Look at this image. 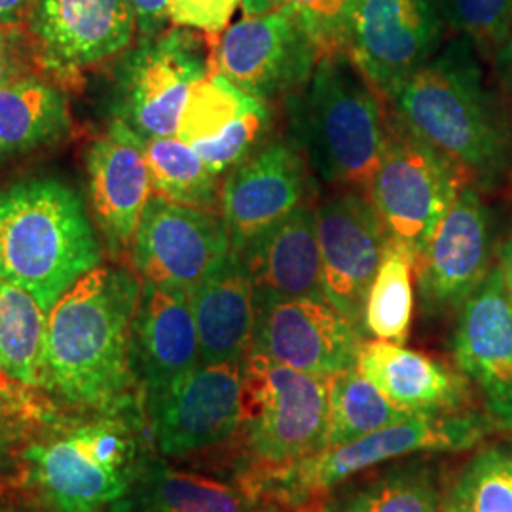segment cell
<instances>
[{
  "instance_id": "obj_39",
  "label": "cell",
  "mask_w": 512,
  "mask_h": 512,
  "mask_svg": "<svg viewBox=\"0 0 512 512\" xmlns=\"http://www.w3.org/2000/svg\"><path fill=\"white\" fill-rule=\"evenodd\" d=\"M129 4L141 38L164 31L165 21L169 19V0H129Z\"/></svg>"
},
{
  "instance_id": "obj_40",
  "label": "cell",
  "mask_w": 512,
  "mask_h": 512,
  "mask_svg": "<svg viewBox=\"0 0 512 512\" xmlns=\"http://www.w3.org/2000/svg\"><path fill=\"white\" fill-rule=\"evenodd\" d=\"M0 512H54L44 507L33 495L21 490H2L0 492Z\"/></svg>"
},
{
  "instance_id": "obj_22",
  "label": "cell",
  "mask_w": 512,
  "mask_h": 512,
  "mask_svg": "<svg viewBox=\"0 0 512 512\" xmlns=\"http://www.w3.org/2000/svg\"><path fill=\"white\" fill-rule=\"evenodd\" d=\"M93 217L112 255L131 253L133 239L152 196L145 141L114 120L88 152Z\"/></svg>"
},
{
  "instance_id": "obj_16",
  "label": "cell",
  "mask_w": 512,
  "mask_h": 512,
  "mask_svg": "<svg viewBox=\"0 0 512 512\" xmlns=\"http://www.w3.org/2000/svg\"><path fill=\"white\" fill-rule=\"evenodd\" d=\"M450 348L495 429L512 435V304L499 264L459 308Z\"/></svg>"
},
{
  "instance_id": "obj_8",
  "label": "cell",
  "mask_w": 512,
  "mask_h": 512,
  "mask_svg": "<svg viewBox=\"0 0 512 512\" xmlns=\"http://www.w3.org/2000/svg\"><path fill=\"white\" fill-rule=\"evenodd\" d=\"M211 54L215 48L188 27L141 38L116 71V120L143 139L177 135L190 90L211 73Z\"/></svg>"
},
{
  "instance_id": "obj_27",
  "label": "cell",
  "mask_w": 512,
  "mask_h": 512,
  "mask_svg": "<svg viewBox=\"0 0 512 512\" xmlns=\"http://www.w3.org/2000/svg\"><path fill=\"white\" fill-rule=\"evenodd\" d=\"M446 476L427 454L349 478L308 512H442Z\"/></svg>"
},
{
  "instance_id": "obj_21",
  "label": "cell",
  "mask_w": 512,
  "mask_h": 512,
  "mask_svg": "<svg viewBox=\"0 0 512 512\" xmlns=\"http://www.w3.org/2000/svg\"><path fill=\"white\" fill-rule=\"evenodd\" d=\"M200 366L192 294L143 281L131 325V370L145 401Z\"/></svg>"
},
{
  "instance_id": "obj_35",
  "label": "cell",
  "mask_w": 512,
  "mask_h": 512,
  "mask_svg": "<svg viewBox=\"0 0 512 512\" xmlns=\"http://www.w3.org/2000/svg\"><path fill=\"white\" fill-rule=\"evenodd\" d=\"M50 403L42 391L27 401H0V492L18 490L21 452Z\"/></svg>"
},
{
  "instance_id": "obj_25",
  "label": "cell",
  "mask_w": 512,
  "mask_h": 512,
  "mask_svg": "<svg viewBox=\"0 0 512 512\" xmlns=\"http://www.w3.org/2000/svg\"><path fill=\"white\" fill-rule=\"evenodd\" d=\"M200 340V365L243 363L253 346L256 300L253 281L232 251L215 274L192 293Z\"/></svg>"
},
{
  "instance_id": "obj_7",
  "label": "cell",
  "mask_w": 512,
  "mask_h": 512,
  "mask_svg": "<svg viewBox=\"0 0 512 512\" xmlns=\"http://www.w3.org/2000/svg\"><path fill=\"white\" fill-rule=\"evenodd\" d=\"M497 431L482 410L442 416H414L368 437L323 450L293 467L253 484L260 494L289 512H308L349 478L395 459L467 452Z\"/></svg>"
},
{
  "instance_id": "obj_45",
  "label": "cell",
  "mask_w": 512,
  "mask_h": 512,
  "mask_svg": "<svg viewBox=\"0 0 512 512\" xmlns=\"http://www.w3.org/2000/svg\"><path fill=\"white\" fill-rule=\"evenodd\" d=\"M281 6H283L281 0H241V8L245 16H260V14L277 10Z\"/></svg>"
},
{
  "instance_id": "obj_43",
  "label": "cell",
  "mask_w": 512,
  "mask_h": 512,
  "mask_svg": "<svg viewBox=\"0 0 512 512\" xmlns=\"http://www.w3.org/2000/svg\"><path fill=\"white\" fill-rule=\"evenodd\" d=\"M495 65H497L501 78L507 86V92H509L512 99V31L509 38H507V42H505V46H503V50L497 55Z\"/></svg>"
},
{
  "instance_id": "obj_38",
  "label": "cell",
  "mask_w": 512,
  "mask_h": 512,
  "mask_svg": "<svg viewBox=\"0 0 512 512\" xmlns=\"http://www.w3.org/2000/svg\"><path fill=\"white\" fill-rule=\"evenodd\" d=\"M29 57L35 59L27 31L0 25V86L27 76Z\"/></svg>"
},
{
  "instance_id": "obj_33",
  "label": "cell",
  "mask_w": 512,
  "mask_h": 512,
  "mask_svg": "<svg viewBox=\"0 0 512 512\" xmlns=\"http://www.w3.org/2000/svg\"><path fill=\"white\" fill-rule=\"evenodd\" d=\"M152 192L169 202L215 211L220 205V175L177 135L143 139Z\"/></svg>"
},
{
  "instance_id": "obj_41",
  "label": "cell",
  "mask_w": 512,
  "mask_h": 512,
  "mask_svg": "<svg viewBox=\"0 0 512 512\" xmlns=\"http://www.w3.org/2000/svg\"><path fill=\"white\" fill-rule=\"evenodd\" d=\"M29 10V0H0V25L23 27Z\"/></svg>"
},
{
  "instance_id": "obj_10",
  "label": "cell",
  "mask_w": 512,
  "mask_h": 512,
  "mask_svg": "<svg viewBox=\"0 0 512 512\" xmlns=\"http://www.w3.org/2000/svg\"><path fill=\"white\" fill-rule=\"evenodd\" d=\"M319 57L306 27L281 6L230 25L215 48L213 67L239 90L270 103L300 92Z\"/></svg>"
},
{
  "instance_id": "obj_44",
  "label": "cell",
  "mask_w": 512,
  "mask_h": 512,
  "mask_svg": "<svg viewBox=\"0 0 512 512\" xmlns=\"http://www.w3.org/2000/svg\"><path fill=\"white\" fill-rule=\"evenodd\" d=\"M499 268L503 272V279H505V287H507V293L511 298L512 304V230L511 236L507 239V243L503 245L501 249V255H499Z\"/></svg>"
},
{
  "instance_id": "obj_23",
  "label": "cell",
  "mask_w": 512,
  "mask_h": 512,
  "mask_svg": "<svg viewBox=\"0 0 512 512\" xmlns=\"http://www.w3.org/2000/svg\"><path fill=\"white\" fill-rule=\"evenodd\" d=\"M357 370L389 403L416 416H442L475 410L473 387L458 368L384 340L363 342Z\"/></svg>"
},
{
  "instance_id": "obj_14",
  "label": "cell",
  "mask_w": 512,
  "mask_h": 512,
  "mask_svg": "<svg viewBox=\"0 0 512 512\" xmlns=\"http://www.w3.org/2000/svg\"><path fill=\"white\" fill-rule=\"evenodd\" d=\"M323 262V287L330 304L363 332L368 287L384 260L389 232L368 192L338 188L315 209Z\"/></svg>"
},
{
  "instance_id": "obj_2",
  "label": "cell",
  "mask_w": 512,
  "mask_h": 512,
  "mask_svg": "<svg viewBox=\"0 0 512 512\" xmlns=\"http://www.w3.org/2000/svg\"><path fill=\"white\" fill-rule=\"evenodd\" d=\"M143 279L97 266L48 313L40 391L61 408L110 410L143 395L131 370V325Z\"/></svg>"
},
{
  "instance_id": "obj_42",
  "label": "cell",
  "mask_w": 512,
  "mask_h": 512,
  "mask_svg": "<svg viewBox=\"0 0 512 512\" xmlns=\"http://www.w3.org/2000/svg\"><path fill=\"white\" fill-rule=\"evenodd\" d=\"M38 389H29L25 385L12 380L2 368H0V401H27L31 399Z\"/></svg>"
},
{
  "instance_id": "obj_46",
  "label": "cell",
  "mask_w": 512,
  "mask_h": 512,
  "mask_svg": "<svg viewBox=\"0 0 512 512\" xmlns=\"http://www.w3.org/2000/svg\"><path fill=\"white\" fill-rule=\"evenodd\" d=\"M107 512H154L148 511V509H141V507H135V505H131L128 503L126 499H122L118 505H114L110 511Z\"/></svg>"
},
{
  "instance_id": "obj_28",
  "label": "cell",
  "mask_w": 512,
  "mask_h": 512,
  "mask_svg": "<svg viewBox=\"0 0 512 512\" xmlns=\"http://www.w3.org/2000/svg\"><path fill=\"white\" fill-rule=\"evenodd\" d=\"M69 129V103L54 84L27 74L0 86V154L50 145Z\"/></svg>"
},
{
  "instance_id": "obj_3",
  "label": "cell",
  "mask_w": 512,
  "mask_h": 512,
  "mask_svg": "<svg viewBox=\"0 0 512 512\" xmlns=\"http://www.w3.org/2000/svg\"><path fill=\"white\" fill-rule=\"evenodd\" d=\"M471 40L452 38L387 97L391 118L482 190L512 169V124Z\"/></svg>"
},
{
  "instance_id": "obj_4",
  "label": "cell",
  "mask_w": 512,
  "mask_h": 512,
  "mask_svg": "<svg viewBox=\"0 0 512 512\" xmlns=\"http://www.w3.org/2000/svg\"><path fill=\"white\" fill-rule=\"evenodd\" d=\"M101 260L92 220L71 186L33 179L0 192V277L46 313Z\"/></svg>"
},
{
  "instance_id": "obj_17",
  "label": "cell",
  "mask_w": 512,
  "mask_h": 512,
  "mask_svg": "<svg viewBox=\"0 0 512 512\" xmlns=\"http://www.w3.org/2000/svg\"><path fill=\"white\" fill-rule=\"evenodd\" d=\"M365 334L325 298L256 302L251 351L319 378L357 366Z\"/></svg>"
},
{
  "instance_id": "obj_26",
  "label": "cell",
  "mask_w": 512,
  "mask_h": 512,
  "mask_svg": "<svg viewBox=\"0 0 512 512\" xmlns=\"http://www.w3.org/2000/svg\"><path fill=\"white\" fill-rule=\"evenodd\" d=\"M126 501L154 512H289L236 476L177 469L158 454Z\"/></svg>"
},
{
  "instance_id": "obj_1",
  "label": "cell",
  "mask_w": 512,
  "mask_h": 512,
  "mask_svg": "<svg viewBox=\"0 0 512 512\" xmlns=\"http://www.w3.org/2000/svg\"><path fill=\"white\" fill-rule=\"evenodd\" d=\"M154 456L145 395L110 410L50 403L21 452L18 490L54 512H107Z\"/></svg>"
},
{
  "instance_id": "obj_18",
  "label": "cell",
  "mask_w": 512,
  "mask_h": 512,
  "mask_svg": "<svg viewBox=\"0 0 512 512\" xmlns=\"http://www.w3.org/2000/svg\"><path fill=\"white\" fill-rule=\"evenodd\" d=\"M442 27L433 0H361L348 52L389 97L439 52Z\"/></svg>"
},
{
  "instance_id": "obj_30",
  "label": "cell",
  "mask_w": 512,
  "mask_h": 512,
  "mask_svg": "<svg viewBox=\"0 0 512 512\" xmlns=\"http://www.w3.org/2000/svg\"><path fill=\"white\" fill-rule=\"evenodd\" d=\"M442 512H512V437L482 440L446 476Z\"/></svg>"
},
{
  "instance_id": "obj_29",
  "label": "cell",
  "mask_w": 512,
  "mask_h": 512,
  "mask_svg": "<svg viewBox=\"0 0 512 512\" xmlns=\"http://www.w3.org/2000/svg\"><path fill=\"white\" fill-rule=\"evenodd\" d=\"M48 313L18 285L0 277V368L18 384L38 389L44 376Z\"/></svg>"
},
{
  "instance_id": "obj_13",
  "label": "cell",
  "mask_w": 512,
  "mask_h": 512,
  "mask_svg": "<svg viewBox=\"0 0 512 512\" xmlns=\"http://www.w3.org/2000/svg\"><path fill=\"white\" fill-rule=\"evenodd\" d=\"M494 268V220L478 184L461 186L456 202L416 262L421 311H459Z\"/></svg>"
},
{
  "instance_id": "obj_15",
  "label": "cell",
  "mask_w": 512,
  "mask_h": 512,
  "mask_svg": "<svg viewBox=\"0 0 512 512\" xmlns=\"http://www.w3.org/2000/svg\"><path fill=\"white\" fill-rule=\"evenodd\" d=\"M23 25L35 61L55 76L124 52L137 33L129 0H29Z\"/></svg>"
},
{
  "instance_id": "obj_9",
  "label": "cell",
  "mask_w": 512,
  "mask_h": 512,
  "mask_svg": "<svg viewBox=\"0 0 512 512\" xmlns=\"http://www.w3.org/2000/svg\"><path fill=\"white\" fill-rule=\"evenodd\" d=\"M465 183L456 165L389 118L387 143L368 196L391 241L414 258V270Z\"/></svg>"
},
{
  "instance_id": "obj_36",
  "label": "cell",
  "mask_w": 512,
  "mask_h": 512,
  "mask_svg": "<svg viewBox=\"0 0 512 512\" xmlns=\"http://www.w3.org/2000/svg\"><path fill=\"white\" fill-rule=\"evenodd\" d=\"M315 40L321 55L348 52L361 0H281ZM349 54V52H348Z\"/></svg>"
},
{
  "instance_id": "obj_20",
  "label": "cell",
  "mask_w": 512,
  "mask_h": 512,
  "mask_svg": "<svg viewBox=\"0 0 512 512\" xmlns=\"http://www.w3.org/2000/svg\"><path fill=\"white\" fill-rule=\"evenodd\" d=\"M272 126L266 101L239 90L222 74H207L186 99L177 137L217 175L228 173L262 147Z\"/></svg>"
},
{
  "instance_id": "obj_5",
  "label": "cell",
  "mask_w": 512,
  "mask_h": 512,
  "mask_svg": "<svg viewBox=\"0 0 512 512\" xmlns=\"http://www.w3.org/2000/svg\"><path fill=\"white\" fill-rule=\"evenodd\" d=\"M329 378L249 351L243 361L241 416L228 454L230 476L249 486L325 450ZM226 475V473H224Z\"/></svg>"
},
{
  "instance_id": "obj_11",
  "label": "cell",
  "mask_w": 512,
  "mask_h": 512,
  "mask_svg": "<svg viewBox=\"0 0 512 512\" xmlns=\"http://www.w3.org/2000/svg\"><path fill=\"white\" fill-rule=\"evenodd\" d=\"M129 255L145 283L192 294L232 255V241L222 215L152 194Z\"/></svg>"
},
{
  "instance_id": "obj_24",
  "label": "cell",
  "mask_w": 512,
  "mask_h": 512,
  "mask_svg": "<svg viewBox=\"0 0 512 512\" xmlns=\"http://www.w3.org/2000/svg\"><path fill=\"white\" fill-rule=\"evenodd\" d=\"M238 255L253 281L256 302L291 298L327 300L315 209L308 205L298 207L274 224Z\"/></svg>"
},
{
  "instance_id": "obj_34",
  "label": "cell",
  "mask_w": 512,
  "mask_h": 512,
  "mask_svg": "<svg viewBox=\"0 0 512 512\" xmlns=\"http://www.w3.org/2000/svg\"><path fill=\"white\" fill-rule=\"evenodd\" d=\"M444 25L469 38L484 63H495L512 31V0H433Z\"/></svg>"
},
{
  "instance_id": "obj_12",
  "label": "cell",
  "mask_w": 512,
  "mask_h": 512,
  "mask_svg": "<svg viewBox=\"0 0 512 512\" xmlns=\"http://www.w3.org/2000/svg\"><path fill=\"white\" fill-rule=\"evenodd\" d=\"M243 363L194 368L179 384L147 399L156 454L186 459L222 450L236 437L241 416Z\"/></svg>"
},
{
  "instance_id": "obj_32",
  "label": "cell",
  "mask_w": 512,
  "mask_h": 512,
  "mask_svg": "<svg viewBox=\"0 0 512 512\" xmlns=\"http://www.w3.org/2000/svg\"><path fill=\"white\" fill-rule=\"evenodd\" d=\"M416 414L389 403L382 391L355 368L329 378V427L325 450L368 437Z\"/></svg>"
},
{
  "instance_id": "obj_37",
  "label": "cell",
  "mask_w": 512,
  "mask_h": 512,
  "mask_svg": "<svg viewBox=\"0 0 512 512\" xmlns=\"http://www.w3.org/2000/svg\"><path fill=\"white\" fill-rule=\"evenodd\" d=\"M239 6L241 0H169V21L215 37L228 29Z\"/></svg>"
},
{
  "instance_id": "obj_6",
  "label": "cell",
  "mask_w": 512,
  "mask_h": 512,
  "mask_svg": "<svg viewBox=\"0 0 512 512\" xmlns=\"http://www.w3.org/2000/svg\"><path fill=\"white\" fill-rule=\"evenodd\" d=\"M380 92L348 52L321 55L294 93V131L321 183L368 192L384 154L389 120Z\"/></svg>"
},
{
  "instance_id": "obj_31",
  "label": "cell",
  "mask_w": 512,
  "mask_h": 512,
  "mask_svg": "<svg viewBox=\"0 0 512 512\" xmlns=\"http://www.w3.org/2000/svg\"><path fill=\"white\" fill-rule=\"evenodd\" d=\"M414 289V258L399 243L389 241L384 260L366 293L363 334L404 346L414 319Z\"/></svg>"
},
{
  "instance_id": "obj_19",
  "label": "cell",
  "mask_w": 512,
  "mask_h": 512,
  "mask_svg": "<svg viewBox=\"0 0 512 512\" xmlns=\"http://www.w3.org/2000/svg\"><path fill=\"white\" fill-rule=\"evenodd\" d=\"M308 173L293 143L274 139L228 171L220 190V211L232 241L243 251L274 224L306 205Z\"/></svg>"
}]
</instances>
